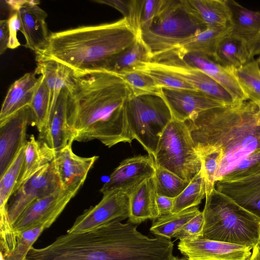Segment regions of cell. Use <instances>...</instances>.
Instances as JSON below:
<instances>
[{"mask_svg":"<svg viewBox=\"0 0 260 260\" xmlns=\"http://www.w3.org/2000/svg\"><path fill=\"white\" fill-rule=\"evenodd\" d=\"M147 63L153 67L174 75L196 90L203 92L226 105L237 104L231 94L220 84L200 69L188 64L183 60L170 58Z\"/></svg>","mask_w":260,"mask_h":260,"instance_id":"12","label":"cell"},{"mask_svg":"<svg viewBox=\"0 0 260 260\" xmlns=\"http://www.w3.org/2000/svg\"><path fill=\"white\" fill-rule=\"evenodd\" d=\"M202 161V168L206 181V196L215 188L216 177L222 158L220 149L207 148L198 151Z\"/></svg>","mask_w":260,"mask_h":260,"instance_id":"39","label":"cell"},{"mask_svg":"<svg viewBox=\"0 0 260 260\" xmlns=\"http://www.w3.org/2000/svg\"><path fill=\"white\" fill-rule=\"evenodd\" d=\"M215 188L260 218V172L236 181H218Z\"/></svg>","mask_w":260,"mask_h":260,"instance_id":"21","label":"cell"},{"mask_svg":"<svg viewBox=\"0 0 260 260\" xmlns=\"http://www.w3.org/2000/svg\"><path fill=\"white\" fill-rule=\"evenodd\" d=\"M34 72L27 73L9 87L0 112V123L20 109L29 106L39 82Z\"/></svg>","mask_w":260,"mask_h":260,"instance_id":"25","label":"cell"},{"mask_svg":"<svg viewBox=\"0 0 260 260\" xmlns=\"http://www.w3.org/2000/svg\"><path fill=\"white\" fill-rule=\"evenodd\" d=\"M132 95L127 84L111 72L95 71L75 76L67 109L74 141L98 140L108 148L131 144L126 102Z\"/></svg>","mask_w":260,"mask_h":260,"instance_id":"1","label":"cell"},{"mask_svg":"<svg viewBox=\"0 0 260 260\" xmlns=\"http://www.w3.org/2000/svg\"><path fill=\"white\" fill-rule=\"evenodd\" d=\"M86 179H79L65 187L59 186L53 192L32 203L14 223L16 233L44 223L52 225L77 194Z\"/></svg>","mask_w":260,"mask_h":260,"instance_id":"9","label":"cell"},{"mask_svg":"<svg viewBox=\"0 0 260 260\" xmlns=\"http://www.w3.org/2000/svg\"><path fill=\"white\" fill-rule=\"evenodd\" d=\"M257 105L258 107V110L257 113V121L258 123L260 126V104H256Z\"/></svg>","mask_w":260,"mask_h":260,"instance_id":"50","label":"cell"},{"mask_svg":"<svg viewBox=\"0 0 260 260\" xmlns=\"http://www.w3.org/2000/svg\"><path fill=\"white\" fill-rule=\"evenodd\" d=\"M206 28L185 10L181 0H162L151 26L141 31L138 37L152 61Z\"/></svg>","mask_w":260,"mask_h":260,"instance_id":"6","label":"cell"},{"mask_svg":"<svg viewBox=\"0 0 260 260\" xmlns=\"http://www.w3.org/2000/svg\"><path fill=\"white\" fill-rule=\"evenodd\" d=\"M251 60L247 42L232 34L221 42L214 59L220 64L233 69L240 68Z\"/></svg>","mask_w":260,"mask_h":260,"instance_id":"29","label":"cell"},{"mask_svg":"<svg viewBox=\"0 0 260 260\" xmlns=\"http://www.w3.org/2000/svg\"><path fill=\"white\" fill-rule=\"evenodd\" d=\"M114 74L120 77L129 87L132 96L152 95L162 98V89L149 76L143 72L128 70Z\"/></svg>","mask_w":260,"mask_h":260,"instance_id":"35","label":"cell"},{"mask_svg":"<svg viewBox=\"0 0 260 260\" xmlns=\"http://www.w3.org/2000/svg\"><path fill=\"white\" fill-rule=\"evenodd\" d=\"M129 196L128 222L138 225L147 219L158 217L154 176L144 181Z\"/></svg>","mask_w":260,"mask_h":260,"instance_id":"24","label":"cell"},{"mask_svg":"<svg viewBox=\"0 0 260 260\" xmlns=\"http://www.w3.org/2000/svg\"><path fill=\"white\" fill-rule=\"evenodd\" d=\"M204 221L203 213L201 211L178 230L173 237L180 240L197 239L202 233Z\"/></svg>","mask_w":260,"mask_h":260,"instance_id":"43","label":"cell"},{"mask_svg":"<svg viewBox=\"0 0 260 260\" xmlns=\"http://www.w3.org/2000/svg\"><path fill=\"white\" fill-rule=\"evenodd\" d=\"M99 156L81 157L75 154L69 145L55 152L53 160L59 185L65 187L79 179L87 177V174Z\"/></svg>","mask_w":260,"mask_h":260,"instance_id":"22","label":"cell"},{"mask_svg":"<svg viewBox=\"0 0 260 260\" xmlns=\"http://www.w3.org/2000/svg\"><path fill=\"white\" fill-rule=\"evenodd\" d=\"M149 76L161 88L193 89V87L174 75L150 66L147 62L141 63L132 69Z\"/></svg>","mask_w":260,"mask_h":260,"instance_id":"40","label":"cell"},{"mask_svg":"<svg viewBox=\"0 0 260 260\" xmlns=\"http://www.w3.org/2000/svg\"><path fill=\"white\" fill-rule=\"evenodd\" d=\"M257 110L254 102H244L201 112L185 121L197 151L207 148L222 150L216 182L245 156L260 150Z\"/></svg>","mask_w":260,"mask_h":260,"instance_id":"3","label":"cell"},{"mask_svg":"<svg viewBox=\"0 0 260 260\" xmlns=\"http://www.w3.org/2000/svg\"><path fill=\"white\" fill-rule=\"evenodd\" d=\"M138 38L124 17L113 22L70 28L51 33L46 44L35 52L36 60L59 62L78 76L103 70Z\"/></svg>","mask_w":260,"mask_h":260,"instance_id":"2","label":"cell"},{"mask_svg":"<svg viewBox=\"0 0 260 260\" xmlns=\"http://www.w3.org/2000/svg\"><path fill=\"white\" fill-rule=\"evenodd\" d=\"M53 160L15 189L8 204L7 212L13 225L34 202L54 191L59 186Z\"/></svg>","mask_w":260,"mask_h":260,"instance_id":"11","label":"cell"},{"mask_svg":"<svg viewBox=\"0 0 260 260\" xmlns=\"http://www.w3.org/2000/svg\"><path fill=\"white\" fill-rule=\"evenodd\" d=\"M155 163L153 157L138 155L122 160L100 189L103 194L115 190L129 195L141 183L154 176Z\"/></svg>","mask_w":260,"mask_h":260,"instance_id":"13","label":"cell"},{"mask_svg":"<svg viewBox=\"0 0 260 260\" xmlns=\"http://www.w3.org/2000/svg\"><path fill=\"white\" fill-rule=\"evenodd\" d=\"M252 250L251 254L248 260H260V242Z\"/></svg>","mask_w":260,"mask_h":260,"instance_id":"49","label":"cell"},{"mask_svg":"<svg viewBox=\"0 0 260 260\" xmlns=\"http://www.w3.org/2000/svg\"><path fill=\"white\" fill-rule=\"evenodd\" d=\"M155 165L190 182L202 168V161L185 122L175 119L164 131L153 157Z\"/></svg>","mask_w":260,"mask_h":260,"instance_id":"7","label":"cell"},{"mask_svg":"<svg viewBox=\"0 0 260 260\" xmlns=\"http://www.w3.org/2000/svg\"><path fill=\"white\" fill-rule=\"evenodd\" d=\"M162 89V98L169 106L173 118L180 121L185 122L195 114L226 105L197 90Z\"/></svg>","mask_w":260,"mask_h":260,"instance_id":"17","label":"cell"},{"mask_svg":"<svg viewBox=\"0 0 260 260\" xmlns=\"http://www.w3.org/2000/svg\"><path fill=\"white\" fill-rule=\"evenodd\" d=\"M259 67H260V62H259Z\"/></svg>","mask_w":260,"mask_h":260,"instance_id":"54","label":"cell"},{"mask_svg":"<svg viewBox=\"0 0 260 260\" xmlns=\"http://www.w3.org/2000/svg\"><path fill=\"white\" fill-rule=\"evenodd\" d=\"M232 12V34L247 42L260 32V12L249 10L233 0H226Z\"/></svg>","mask_w":260,"mask_h":260,"instance_id":"28","label":"cell"},{"mask_svg":"<svg viewBox=\"0 0 260 260\" xmlns=\"http://www.w3.org/2000/svg\"><path fill=\"white\" fill-rule=\"evenodd\" d=\"M250 58L253 59L257 56L256 60L260 62V32L252 39L247 42Z\"/></svg>","mask_w":260,"mask_h":260,"instance_id":"48","label":"cell"},{"mask_svg":"<svg viewBox=\"0 0 260 260\" xmlns=\"http://www.w3.org/2000/svg\"><path fill=\"white\" fill-rule=\"evenodd\" d=\"M259 172L260 150H257L245 156L220 180L236 181L253 175Z\"/></svg>","mask_w":260,"mask_h":260,"instance_id":"42","label":"cell"},{"mask_svg":"<svg viewBox=\"0 0 260 260\" xmlns=\"http://www.w3.org/2000/svg\"><path fill=\"white\" fill-rule=\"evenodd\" d=\"M178 248L192 260H248L250 246L208 239L180 240Z\"/></svg>","mask_w":260,"mask_h":260,"instance_id":"15","label":"cell"},{"mask_svg":"<svg viewBox=\"0 0 260 260\" xmlns=\"http://www.w3.org/2000/svg\"><path fill=\"white\" fill-rule=\"evenodd\" d=\"M39 82L29 105L31 112V125L39 133L44 128L48 118L50 107V91L42 77L39 76Z\"/></svg>","mask_w":260,"mask_h":260,"instance_id":"36","label":"cell"},{"mask_svg":"<svg viewBox=\"0 0 260 260\" xmlns=\"http://www.w3.org/2000/svg\"><path fill=\"white\" fill-rule=\"evenodd\" d=\"M206 181L202 170L189 182L174 199L172 213L197 207L206 197Z\"/></svg>","mask_w":260,"mask_h":260,"instance_id":"33","label":"cell"},{"mask_svg":"<svg viewBox=\"0 0 260 260\" xmlns=\"http://www.w3.org/2000/svg\"><path fill=\"white\" fill-rule=\"evenodd\" d=\"M201 211L197 207L171 213L153 220L150 232L157 236L171 239L177 231Z\"/></svg>","mask_w":260,"mask_h":260,"instance_id":"30","label":"cell"},{"mask_svg":"<svg viewBox=\"0 0 260 260\" xmlns=\"http://www.w3.org/2000/svg\"><path fill=\"white\" fill-rule=\"evenodd\" d=\"M129 222L115 221L80 233L75 243L77 260H171L173 242L157 236L150 238Z\"/></svg>","mask_w":260,"mask_h":260,"instance_id":"4","label":"cell"},{"mask_svg":"<svg viewBox=\"0 0 260 260\" xmlns=\"http://www.w3.org/2000/svg\"><path fill=\"white\" fill-rule=\"evenodd\" d=\"M34 72L37 75L42 77L49 90L51 101L49 111L55 105L61 91L67 89L70 92L74 86L73 71L59 62L52 60L38 61Z\"/></svg>","mask_w":260,"mask_h":260,"instance_id":"26","label":"cell"},{"mask_svg":"<svg viewBox=\"0 0 260 260\" xmlns=\"http://www.w3.org/2000/svg\"><path fill=\"white\" fill-rule=\"evenodd\" d=\"M126 116L132 139L153 157L164 131L173 119L167 103L157 95L131 96L126 102Z\"/></svg>","mask_w":260,"mask_h":260,"instance_id":"8","label":"cell"},{"mask_svg":"<svg viewBox=\"0 0 260 260\" xmlns=\"http://www.w3.org/2000/svg\"><path fill=\"white\" fill-rule=\"evenodd\" d=\"M161 1L162 0H143L140 12V34L141 31L151 26L159 12Z\"/></svg>","mask_w":260,"mask_h":260,"instance_id":"45","label":"cell"},{"mask_svg":"<svg viewBox=\"0 0 260 260\" xmlns=\"http://www.w3.org/2000/svg\"><path fill=\"white\" fill-rule=\"evenodd\" d=\"M0 257H1V260H4L3 256L1 253H0Z\"/></svg>","mask_w":260,"mask_h":260,"instance_id":"52","label":"cell"},{"mask_svg":"<svg viewBox=\"0 0 260 260\" xmlns=\"http://www.w3.org/2000/svg\"><path fill=\"white\" fill-rule=\"evenodd\" d=\"M171 260H189V258L185 256L184 257L179 258L173 255Z\"/></svg>","mask_w":260,"mask_h":260,"instance_id":"51","label":"cell"},{"mask_svg":"<svg viewBox=\"0 0 260 260\" xmlns=\"http://www.w3.org/2000/svg\"><path fill=\"white\" fill-rule=\"evenodd\" d=\"M20 17V31L23 35L24 46L36 52L47 43L50 34L47 27V14L39 6L37 1H12Z\"/></svg>","mask_w":260,"mask_h":260,"instance_id":"19","label":"cell"},{"mask_svg":"<svg viewBox=\"0 0 260 260\" xmlns=\"http://www.w3.org/2000/svg\"><path fill=\"white\" fill-rule=\"evenodd\" d=\"M189 260H192V259H189Z\"/></svg>","mask_w":260,"mask_h":260,"instance_id":"53","label":"cell"},{"mask_svg":"<svg viewBox=\"0 0 260 260\" xmlns=\"http://www.w3.org/2000/svg\"><path fill=\"white\" fill-rule=\"evenodd\" d=\"M185 10L207 27H223L230 24L232 12L226 0H181Z\"/></svg>","mask_w":260,"mask_h":260,"instance_id":"23","label":"cell"},{"mask_svg":"<svg viewBox=\"0 0 260 260\" xmlns=\"http://www.w3.org/2000/svg\"><path fill=\"white\" fill-rule=\"evenodd\" d=\"M69 91L60 93L54 106L50 110L46 123L39 133L38 140L55 152L72 145L74 135L67 122Z\"/></svg>","mask_w":260,"mask_h":260,"instance_id":"18","label":"cell"},{"mask_svg":"<svg viewBox=\"0 0 260 260\" xmlns=\"http://www.w3.org/2000/svg\"><path fill=\"white\" fill-rule=\"evenodd\" d=\"M232 32L230 24L223 27H207L200 32L161 54L153 61L157 62L170 58L182 60L185 55L189 54L207 56L214 60L219 45Z\"/></svg>","mask_w":260,"mask_h":260,"instance_id":"16","label":"cell"},{"mask_svg":"<svg viewBox=\"0 0 260 260\" xmlns=\"http://www.w3.org/2000/svg\"><path fill=\"white\" fill-rule=\"evenodd\" d=\"M204 225L197 238L250 246L260 242V218L215 188L206 196Z\"/></svg>","mask_w":260,"mask_h":260,"instance_id":"5","label":"cell"},{"mask_svg":"<svg viewBox=\"0 0 260 260\" xmlns=\"http://www.w3.org/2000/svg\"><path fill=\"white\" fill-rule=\"evenodd\" d=\"M150 61L149 52L138 37L127 50L112 59L102 71L115 73L132 70L141 63Z\"/></svg>","mask_w":260,"mask_h":260,"instance_id":"31","label":"cell"},{"mask_svg":"<svg viewBox=\"0 0 260 260\" xmlns=\"http://www.w3.org/2000/svg\"><path fill=\"white\" fill-rule=\"evenodd\" d=\"M182 60L200 69L220 84L231 94L236 104H241L248 100L233 68L223 66L207 56L196 54H187Z\"/></svg>","mask_w":260,"mask_h":260,"instance_id":"20","label":"cell"},{"mask_svg":"<svg viewBox=\"0 0 260 260\" xmlns=\"http://www.w3.org/2000/svg\"><path fill=\"white\" fill-rule=\"evenodd\" d=\"M234 73L248 100L260 104V67L256 59L233 69Z\"/></svg>","mask_w":260,"mask_h":260,"instance_id":"34","label":"cell"},{"mask_svg":"<svg viewBox=\"0 0 260 260\" xmlns=\"http://www.w3.org/2000/svg\"><path fill=\"white\" fill-rule=\"evenodd\" d=\"M97 3L112 7L126 18L138 35L140 34V12L143 0H96Z\"/></svg>","mask_w":260,"mask_h":260,"instance_id":"41","label":"cell"},{"mask_svg":"<svg viewBox=\"0 0 260 260\" xmlns=\"http://www.w3.org/2000/svg\"><path fill=\"white\" fill-rule=\"evenodd\" d=\"M51 225L49 223H44L16 233L15 247L9 255L4 256L2 254L4 260H25L34 243L43 231Z\"/></svg>","mask_w":260,"mask_h":260,"instance_id":"38","label":"cell"},{"mask_svg":"<svg viewBox=\"0 0 260 260\" xmlns=\"http://www.w3.org/2000/svg\"><path fill=\"white\" fill-rule=\"evenodd\" d=\"M174 198L157 194L156 196V204L158 213V217L172 213Z\"/></svg>","mask_w":260,"mask_h":260,"instance_id":"46","label":"cell"},{"mask_svg":"<svg viewBox=\"0 0 260 260\" xmlns=\"http://www.w3.org/2000/svg\"><path fill=\"white\" fill-rule=\"evenodd\" d=\"M24 147L25 146L20 149L0 177V211L7 210L8 201L20 180L24 165Z\"/></svg>","mask_w":260,"mask_h":260,"instance_id":"32","label":"cell"},{"mask_svg":"<svg viewBox=\"0 0 260 260\" xmlns=\"http://www.w3.org/2000/svg\"><path fill=\"white\" fill-rule=\"evenodd\" d=\"M10 6V13L8 20L9 42L8 48L14 49L20 45L17 37V33L20 31L21 23L18 8L15 6L12 1H6Z\"/></svg>","mask_w":260,"mask_h":260,"instance_id":"44","label":"cell"},{"mask_svg":"<svg viewBox=\"0 0 260 260\" xmlns=\"http://www.w3.org/2000/svg\"><path fill=\"white\" fill-rule=\"evenodd\" d=\"M129 216V196L121 190H113L103 194L98 204L85 210L67 232L80 233L93 231Z\"/></svg>","mask_w":260,"mask_h":260,"instance_id":"10","label":"cell"},{"mask_svg":"<svg viewBox=\"0 0 260 260\" xmlns=\"http://www.w3.org/2000/svg\"><path fill=\"white\" fill-rule=\"evenodd\" d=\"M55 153L54 150L36 140L34 135H31L25 145L23 170L15 189L41 168L50 163L54 159Z\"/></svg>","mask_w":260,"mask_h":260,"instance_id":"27","label":"cell"},{"mask_svg":"<svg viewBox=\"0 0 260 260\" xmlns=\"http://www.w3.org/2000/svg\"><path fill=\"white\" fill-rule=\"evenodd\" d=\"M9 31L7 19L0 21V54H3L8 48Z\"/></svg>","mask_w":260,"mask_h":260,"instance_id":"47","label":"cell"},{"mask_svg":"<svg viewBox=\"0 0 260 260\" xmlns=\"http://www.w3.org/2000/svg\"><path fill=\"white\" fill-rule=\"evenodd\" d=\"M31 122V110L26 106L0 123V177L25 145L27 127Z\"/></svg>","mask_w":260,"mask_h":260,"instance_id":"14","label":"cell"},{"mask_svg":"<svg viewBox=\"0 0 260 260\" xmlns=\"http://www.w3.org/2000/svg\"><path fill=\"white\" fill-rule=\"evenodd\" d=\"M157 194L176 198L187 186L186 182L171 172L155 165L154 176Z\"/></svg>","mask_w":260,"mask_h":260,"instance_id":"37","label":"cell"}]
</instances>
